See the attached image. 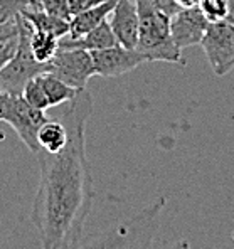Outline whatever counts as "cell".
I'll use <instances>...</instances> for the list:
<instances>
[{"label": "cell", "instance_id": "1", "mask_svg": "<svg viewBox=\"0 0 234 249\" xmlns=\"http://www.w3.org/2000/svg\"><path fill=\"white\" fill-rule=\"evenodd\" d=\"M93 113L90 91L81 89L59 116L68 130L63 150H39V187L32 200L31 221L42 249H68L83 237L94 200V182L86 157V124Z\"/></svg>", "mask_w": 234, "mask_h": 249}, {"label": "cell", "instance_id": "2", "mask_svg": "<svg viewBox=\"0 0 234 249\" xmlns=\"http://www.w3.org/2000/svg\"><path fill=\"white\" fill-rule=\"evenodd\" d=\"M165 197H157L137 214L109 228L83 236L68 249H155Z\"/></svg>", "mask_w": 234, "mask_h": 249}, {"label": "cell", "instance_id": "3", "mask_svg": "<svg viewBox=\"0 0 234 249\" xmlns=\"http://www.w3.org/2000/svg\"><path fill=\"white\" fill-rule=\"evenodd\" d=\"M135 3L138 10V42L135 49L150 62L185 64L182 49H179L172 39L170 14H167L157 0H135Z\"/></svg>", "mask_w": 234, "mask_h": 249}, {"label": "cell", "instance_id": "4", "mask_svg": "<svg viewBox=\"0 0 234 249\" xmlns=\"http://www.w3.org/2000/svg\"><path fill=\"white\" fill-rule=\"evenodd\" d=\"M17 51L12 59L0 71V91L22 93L25 83L46 72V64L36 61L31 51V25L22 16H17Z\"/></svg>", "mask_w": 234, "mask_h": 249}, {"label": "cell", "instance_id": "5", "mask_svg": "<svg viewBox=\"0 0 234 249\" xmlns=\"http://www.w3.org/2000/svg\"><path fill=\"white\" fill-rule=\"evenodd\" d=\"M47 118L46 111L29 105L22 93L0 91V122L9 123L31 152H39L37 131Z\"/></svg>", "mask_w": 234, "mask_h": 249}, {"label": "cell", "instance_id": "6", "mask_svg": "<svg viewBox=\"0 0 234 249\" xmlns=\"http://www.w3.org/2000/svg\"><path fill=\"white\" fill-rule=\"evenodd\" d=\"M46 72L76 89H86L88 81L96 76L91 53L85 49H59L53 59L46 62Z\"/></svg>", "mask_w": 234, "mask_h": 249}, {"label": "cell", "instance_id": "7", "mask_svg": "<svg viewBox=\"0 0 234 249\" xmlns=\"http://www.w3.org/2000/svg\"><path fill=\"white\" fill-rule=\"evenodd\" d=\"M200 46L216 76H226L234 68V25L229 22H211Z\"/></svg>", "mask_w": 234, "mask_h": 249}, {"label": "cell", "instance_id": "8", "mask_svg": "<svg viewBox=\"0 0 234 249\" xmlns=\"http://www.w3.org/2000/svg\"><path fill=\"white\" fill-rule=\"evenodd\" d=\"M91 57L96 76L103 78H118L147 62L144 54L138 53L137 49H126L120 44L107 49L91 51Z\"/></svg>", "mask_w": 234, "mask_h": 249}, {"label": "cell", "instance_id": "9", "mask_svg": "<svg viewBox=\"0 0 234 249\" xmlns=\"http://www.w3.org/2000/svg\"><path fill=\"white\" fill-rule=\"evenodd\" d=\"M211 22L206 19L199 7L180 9L170 20L172 39L179 49L200 46Z\"/></svg>", "mask_w": 234, "mask_h": 249}, {"label": "cell", "instance_id": "10", "mask_svg": "<svg viewBox=\"0 0 234 249\" xmlns=\"http://www.w3.org/2000/svg\"><path fill=\"white\" fill-rule=\"evenodd\" d=\"M116 42L126 49H135L138 42V10L131 0H118L108 17Z\"/></svg>", "mask_w": 234, "mask_h": 249}, {"label": "cell", "instance_id": "11", "mask_svg": "<svg viewBox=\"0 0 234 249\" xmlns=\"http://www.w3.org/2000/svg\"><path fill=\"white\" fill-rule=\"evenodd\" d=\"M116 37L111 31V25L108 20L101 22L98 27L90 31L88 34L81 37L71 39L68 36L59 39V49H85V51H100L107 49V47L116 46Z\"/></svg>", "mask_w": 234, "mask_h": 249}, {"label": "cell", "instance_id": "12", "mask_svg": "<svg viewBox=\"0 0 234 249\" xmlns=\"http://www.w3.org/2000/svg\"><path fill=\"white\" fill-rule=\"evenodd\" d=\"M116 2L118 0H105V2L85 10V12L78 14V16H72L71 20H69L68 37L71 39L81 37V36L88 34L90 31H93L94 27H98L101 22L108 20L109 14L115 9Z\"/></svg>", "mask_w": 234, "mask_h": 249}, {"label": "cell", "instance_id": "13", "mask_svg": "<svg viewBox=\"0 0 234 249\" xmlns=\"http://www.w3.org/2000/svg\"><path fill=\"white\" fill-rule=\"evenodd\" d=\"M20 16L24 17L25 22H27L34 31L49 32V34L56 36L57 39L68 36V32H69V20L49 16V14H46L41 9V5H29Z\"/></svg>", "mask_w": 234, "mask_h": 249}, {"label": "cell", "instance_id": "14", "mask_svg": "<svg viewBox=\"0 0 234 249\" xmlns=\"http://www.w3.org/2000/svg\"><path fill=\"white\" fill-rule=\"evenodd\" d=\"M66 142H68V130H66V124L59 116L57 118H47V122L41 124L37 131L39 150L56 153L63 150Z\"/></svg>", "mask_w": 234, "mask_h": 249}, {"label": "cell", "instance_id": "15", "mask_svg": "<svg viewBox=\"0 0 234 249\" xmlns=\"http://www.w3.org/2000/svg\"><path fill=\"white\" fill-rule=\"evenodd\" d=\"M39 79L42 83V88L46 91V96L49 100V106L51 108H57V106H63L68 101L74 100L78 96V93L81 89H76V88H71L69 84H66L64 81H61L59 78H56L51 72H42L39 74Z\"/></svg>", "mask_w": 234, "mask_h": 249}, {"label": "cell", "instance_id": "16", "mask_svg": "<svg viewBox=\"0 0 234 249\" xmlns=\"http://www.w3.org/2000/svg\"><path fill=\"white\" fill-rule=\"evenodd\" d=\"M32 29V27H31ZM31 51L36 61L46 64L59 51V39L44 31H31Z\"/></svg>", "mask_w": 234, "mask_h": 249}, {"label": "cell", "instance_id": "17", "mask_svg": "<svg viewBox=\"0 0 234 249\" xmlns=\"http://www.w3.org/2000/svg\"><path fill=\"white\" fill-rule=\"evenodd\" d=\"M22 96L25 98V101H27L29 105L34 106V108H37V109L47 111V109L51 108L49 100H47L46 91H44L39 76H36V78H32L31 81L25 83L24 89H22Z\"/></svg>", "mask_w": 234, "mask_h": 249}, {"label": "cell", "instance_id": "18", "mask_svg": "<svg viewBox=\"0 0 234 249\" xmlns=\"http://www.w3.org/2000/svg\"><path fill=\"white\" fill-rule=\"evenodd\" d=\"M197 7L209 22L226 20L228 16V0H199Z\"/></svg>", "mask_w": 234, "mask_h": 249}, {"label": "cell", "instance_id": "19", "mask_svg": "<svg viewBox=\"0 0 234 249\" xmlns=\"http://www.w3.org/2000/svg\"><path fill=\"white\" fill-rule=\"evenodd\" d=\"M41 9L49 16L59 17L64 20H71V12H69L68 0H37Z\"/></svg>", "mask_w": 234, "mask_h": 249}, {"label": "cell", "instance_id": "20", "mask_svg": "<svg viewBox=\"0 0 234 249\" xmlns=\"http://www.w3.org/2000/svg\"><path fill=\"white\" fill-rule=\"evenodd\" d=\"M16 51H17V36L12 39H7V41L0 42V71H2V68L7 62L12 59Z\"/></svg>", "mask_w": 234, "mask_h": 249}, {"label": "cell", "instance_id": "21", "mask_svg": "<svg viewBox=\"0 0 234 249\" xmlns=\"http://www.w3.org/2000/svg\"><path fill=\"white\" fill-rule=\"evenodd\" d=\"M105 2V0H68V5H69V12L72 16H78V14L85 12V10L91 9V7L98 5V3Z\"/></svg>", "mask_w": 234, "mask_h": 249}, {"label": "cell", "instance_id": "22", "mask_svg": "<svg viewBox=\"0 0 234 249\" xmlns=\"http://www.w3.org/2000/svg\"><path fill=\"white\" fill-rule=\"evenodd\" d=\"M17 34H19V27H17V19L0 24V42L7 41V39L16 37Z\"/></svg>", "mask_w": 234, "mask_h": 249}, {"label": "cell", "instance_id": "23", "mask_svg": "<svg viewBox=\"0 0 234 249\" xmlns=\"http://www.w3.org/2000/svg\"><path fill=\"white\" fill-rule=\"evenodd\" d=\"M226 22L234 25V0H228V16H226Z\"/></svg>", "mask_w": 234, "mask_h": 249}, {"label": "cell", "instance_id": "24", "mask_svg": "<svg viewBox=\"0 0 234 249\" xmlns=\"http://www.w3.org/2000/svg\"><path fill=\"white\" fill-rule=\"evenodd\" d=\"M170 249H191V243L187 239H180L177 243H174L170 246Z\"/></svg>", "mask_w": 234, "mask_h": 249}, {"label": "cell", "instance_id": "25", "mask_svg": "<svg viewBox=\"0 0 234 249\" xmlns=\"http://www.w3.org/2000/svg\"><path fill=\"white\" fill-rule=\"evenodd\" d=\"M182 9H187V7H196L199 3V0H175Z\"/></svg>", "mask_w": 234, "mask_h": 249}]
</instances>
